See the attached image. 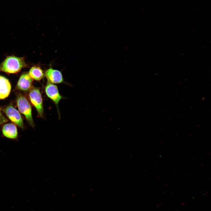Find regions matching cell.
<instances>
[{
	"label": "cell",
	"instance_id": "obj_2",
	"mask_svg": "<svg viewBox=\"0 0 211 211\" xmlns=\"http://www.w3.org/2000/svg\"><path fill=\"white\" fill-rule=\"evenodd\" d=\"M17 103L20 112L25 116L27 121L31 126H34L32 118L31 105L26 98L20 94L18 97Z\"/></svg>",
	"mask_w": 211,
	"mask_h": 211
},
{
	"label": "cell",
	"instance_id": "obj_6",
	"mask_svg": "<svg viewBox=\"0 0 211 211\" xmlns=\"http://www.w3.org/2000/svg\"><path fill=\"white\" fill-rule=\"evenodd\" d=\"M45 74L49 83L59 84L63 81L62 74L59 70L50 68L46 71Z\"/></svg>",
	"mask_w": 211,
	"mask_h": 211
},
{
	"label": "cell",
	"instance_id": "obj_4",
	"mask_svg": "<svg viewBox=\"0 0 211 211\" xmlns=\"http://www.w3.org/2000/svg\"><path fill=\"white\" fill-rule=\"evenodd\" d=\"M3 111L11 121L21 128H23V123L21 116L18 111L14 107L11 106H8L4 108Z\"/></svg>",
	"mask_w": 211,
	"mask_h": 211
},
{
	"label": "cell",
	"instance_id": "obj_1",
	"mask_svg": "<svg viewBox=\"0 0 211 211\" xmlns=\"http://www.w3.org/2000/svg\"><path fill=\"white\" fill-rule=\"evenodd\" d=\"M26 66L23 58L9 56L7 57L0 64V72L15 73Z\"/></svg>",
	"mask_w": 211,
	"mask_h": 211
},
{
	"label": "cell",
	"instance_id": "obj_3",
	"mask_svg": "<svg viewBox=\"0 0 211 211\" xmlns=\"http://www.w3.org/2000/svg\"><path fill=\"white\" fill-rule=\"evenodd\" d=\"M29 96L31 103L36 109L38 114L41 117H42L43 102L40 90L37 88H32L30 91Z\"/></svg>",
	"mask_w": 211,
	"mask_h": 211
},
{
	"label": "cell",
	"instance_id": "obj_9",
	"mask_svg": "<svg viewBox=\"0 0 211 211\" xmlns=\"http://www.w3.org/2000/svg\"><path fill=\"white\" fill-rule=\"evenodd\" d=\"M3 135L6 137L12 139H16L18 137V131L16 125L12 123L5 125L2 129Z\"/></svg>",
	"mask_w": 211,
	"mask_h": 211
},
{
	"label": "cell",
	"instance_id": "obj_11",
	"mask_svg": "<svg viewBox=\"0 0 211 211\" xmlns=\"http://www.w3.org/2000/svg\"><path fill=\"white\" fill-rule=\"evenodd\" d=\"M7 121V119L5 118L2 113L1 109L0 108V125H1L6 122Z\"/></svg>",
	"mask_w": 211,
	"mask_h": 211
},
{
	"label": "cell",
	"instance_id": "obj_5",
	"mask_svg": "<svg viewBox=\"0 0 211 211\" xmlns=\"http://www.w3.org/2000/svg\"><path fill=\"white\" fill-rule=\"evenodd\" d=\"M45 91L47 96L50 98L57 106L62 98L59 93L57 86L50 83H48L45 87Z\"/></svg>",
	"mask_w": 211,
	"mask_h": 211
},
{
	"label": "cell",
	"instance_id": "obj_7",
	"mask_svg": "<svg viewBox=\"0 0 211 211\" xmlns=\"http://www.w3.org/2000/svg\"><path fill=\"white\" fill-rule=\"evenodd\" d=\"M33 81V79L29 74L23 73L21 76L18 81L17 88L21 91H27L31 88Z\"/></svg>",
	"mask_w": 211,
	"mask_h": 211
},
{
	"label": "cell",
	"instance_id": "obj_8",
	"mask_svg": "<svg viewBox=\"0 0 211 211\" xmlns=\"http://www.w3.org/2000/svg\"><path fill=\"white\" fill-rule=\"evenodd\" d=\"M11 85L8 80L0 76V99L7 97L10 93Z\"/></svg>",
	"mask_w": 211,
	"mask_h": 211
},
{
	"label": "cell",
	"instance_id": "obj_10",
	"mask_svg": "<svg viewBox=\"0 0 211 211\" xmlns=\"http://www.w3.org/2000/svg\"><path fill=\"white\" fill-rule=\"evenodd\" d=\"M29 74L33 79L37 81L41 80L44 75L42 70L38 66L32 67L30 70Z\"/></svg>",
	"mask_w": 211,
	"mask_h": 211
}]
</instances>
